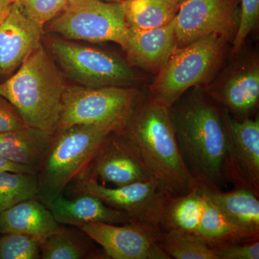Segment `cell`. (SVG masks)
<instances>
[{
	"label": "cell",
	"instance_id": "9",
	"mask_svg": "<svg viewBox=\"0 0 259 259\" xmlns=\"http://www.w3.org/2000/svg\"><path fill=\"white\" fill-rule=\"evenodd\" d=\"M75 181L77 193L94 194L109 207L126 213L134 221L162 229L167 202L172 196L163 192L156 181L110 188L100 185L96 178L85 172Z\"/></svg>",
	"mask_w": 259,
	"mask_h": 259
},
{
	"label": "cell",
	"instance_id": "23",
	"mask_svg": "<svg viewBox=\"0 0 259 259\" xmlns=\"http://www.w3.org/2000/svg\"><path fill=\"white\" fill-rule=\"evenodd\" d=\"M181 3L175 0H125L122 5L127 28L145 30L171 23Z\"/></svg>",
	"mask_w": 259,
	"mask_h": 259
},
{
	"label": "cell",
	"instance_id": "8",
	"mask_svg": "<svg viewBox=\"0 0 259 259\" xmlns=\"http://www.w3.org/2000/svg\"><path fill=\"white\" fill-rule=\"evenodd\" d=\"M51 32L69 40L114 42L123 49L127 28L122 3L76 0L50 21Z\"/></svg>",
	"mask_w": 259,
	"mask_h": 259
},
{
	"label": "cell",
	"instance_id": "36",
	"mask_svg": "<svg viewBox=\"0 0 259 259\" xmlns=\"http://www.w3.org/2000/svg\"><path fill=\"white\" fill-rule=\"evenodd\" d=\"M175 1L180 2V3H182V2L185 1V0H175Z\"/></svg>",
	"mask_w": 259,
	"mask_h": 259
},
{
	"label": "cell",
	"instance_id": "2",
	"mask_svg": "<svg viewBox=\"0 0 259 259\" xmlns=\"http://www.w3.org/2000/svg\"><path fill=\"white\" fill-rule=\"evenodd\" d=\"M172 121L181 153L199 185H226V126L220 110L207 94L197 90L171 107Z\"/></svg>",
	"mask_w": 259,
	"mask_h": 259
},
{
	"label": "cell",
	"instance_id": "1",
	"mask_svg": "<svg viewBox=\"0 0 259 259\" xmlns=\"http://www.w3.org/2000/svg\"><path fill=\"white\" fill-rule=\"evenodd\" d=\"M113 133L163 192L175 197L198 187L181 153L171 108L149 93L143 95L123 127Z\"/></svg>",
	"mask_w": 259,
	"mask_h": 259
},
{
	"label": "cell",
	"instance_id": "14",
	"mask_svg": "<svg viewBox=\"0 0 259 259\" xmlns=\"http://www.w3.org/2000/svg\"><path fill=\"white\" fill-rule=\"evenodd\" d=\"M207 96L230 113L248 118L259 102V66L256 61L238 65L217 84L207 90Z\"/></svg>",
	"mask_w": 259,
	"mask_h": 259
},
{
	"label": "cell",
	"instance_id": "3",
	"mask_svg": "<svg viewBox=\"0 0 259 259\" xmlns=\"http://www.w3.org/2000/svg\"><path fill=\"white\" fill-rule=\"evenodd\" d=\"M66 87L62 73L40 45L0 83V97L13 105L25 125L54 136Z\"/></svg>",
	"mask_w": 259,
	"mask_h": 259
},
{
	"label": "cell",
	"instance_id": "37",
	"mask_svg": "<svg viewBox=\"0 0 259 259\" xmlns=\"http://www.w3.org/2000/svg\"><path fill=\"white\" fill-rule=\"evenodd\" d=\"M13 1H14V2H18L19 0H13Z\"/></svg>",
	"mask_w": 259,
	"mask_h": 259
},
{
	"label": "cell",
	"instance_id": "24",
	"mask_svg": "<svg viewBox=\"0 0 259 259\" xmlns=\"http://www.w3.org/2000/svg\"><path fill=\"white\" fill-rule=\"evenodd\" d=\"M204 210L203 194L199 186L188 193L170 197L162 230L176 229L197 235Z\"/></svg>",
	"mask_w": 259,
	"mask_h": 259
},
{
	"label": "cell",
	"instance_id": "20",
	"mask_svg": "<svg viewBox=\"0 0 259 259\" xmlns=\"http://www.w3.org/2000/svg\"><path fill=\"white\" fill-rule=\"evenodd\" d=\"M54 136L26 127L0 134V155L18 164L37 171Z\"/></svg>",
	"mask_w": 259,
	"mask_h": 259
},
{
	"label": "cell",
	"instance_id": "25",
	"mask_svg": "<svg viewBox=\"0 0 259 259\" xmlns=\"http://www.w3.org/2000/svg\"><path fill=\"white\" fill-rule=\"evenodd\" d=\"M160 246L171 258L218 259L215 249L197 235L180 230H162Z\"/></svg>",
	"mask_w": 259,
	"mask_h": 259
},
{
	"label": "cell",
	"instance_id": "17",
	"mask_svg": "<svg viewBox=\"0 0 259 259\" xmlns=\"http://www.w3.org/2000/svg\"><path fill=\"white\" fill-rule=\"evenodd\" d=\"M175 18L159 28L140 30L128 28L123 50L134 66L157 74L177 49Z\"/></svg>",
	"mask_w": 259,
	"mask_h": 259
},
{
	"label": "cell",
	"instance_id": "15",
	"mask_svg": "<svg viewBox=\"0 0 259 259\" xmlns=\"http://www.w3.org/2000/svg\"><path fill=\"white\" fill-rule=\"evenodd\" d=\"M84 172L115 187L153 180L149 172L114 133L109 135L100 145Z\"/></svg>",
	"mask_w": 259,
	"mask_h": 259
},
{
	"label": "cell",
	"instance_id": "11",
	"mask_svg": "<svg viewBox=\"0 0 259 259\" xmlns=\"http://www.w3.org/2000/svg\"><path fill=\"white\" fill-rule=\"evenodd\" d=\"M221 114L227 136L225 180L259 197V119L235 118L226 109Z\"/></svg>",
	"mask_w": 259,
	"mask_h": 259
},
{
	"label": "cell",
	"instance_id": "34",
	"mask_svg": "<svg viewBox=\"0 0 259 259\" xmlns=\"http://www.w3.org/2000/svg\"><path fill=\"white\" fill-rule=\"evenodd\" d=\"M102 1L106 2V3H122L125 0H102Z\"/></svg>",
	"mask_w": 259,
	"mask_h": 259
},
{
	"label": "cell",
	"instance_id": "18",
	"mask_svg": "<svg viewBox=\"0 0 259 259\" xmlns=\"http://www.w3.org/2000/svg\"><path fill=\"white\" fill-rule=\"evenodd\" d=\"M61 226L37 197L23 201L0 214L1 234L21 233L44 242Z\"/></svg>",
	"mask_w": 259,
	"mask_h": 259
},
{
	"label": "cell",
	"instance_id": "10",
	"mask_svg": "<svg viewBox=\"0 0 259 259\" xmlns=\"http://www.w3.org/2000/svg\"><path fill=\"white\" fill-rule=\"evenodd\" d=\"M112 259H170L162 250V229L139 221L118 225L86 223L79 227Z\"/></svg>",
	"mask_w": 259,
	"mask_h": 259
},
{
	"label": "cell",
	"instance_id": "27",
	"mask_svg": "<svg viewBox=\"0 0 259 259\" xmlns=\"http://www.w3.org/2000/svg\"><path fill=\"white\" fill-rule=\"evenodd\" d=\"M0 238V259H39L42 242L21 233H5Z\"/></svg>",
	"mask_w": 259,
	"mask_h": 259
},
{
	"label": "cell",
	"instance_id": "30",
	"mask_svg": "<svg viewBox=\"0 0 259 259\" xmlns=\"http://www.w3.org/2000/svg\"><path fill=\"white\" fill-rule=\"evenodd\" d=\"M215 250L218 259H258L259 239L238 242Z\"/></svg>",
	"mask_w": 259,
	"mask_h": 259
},
{
	"label": "cell",
	"instance_id": "12",
	"mask_svg": "<svg viewBox=\"0 0 259 259\" xmlns=\"http://www.w3.org/2000/svg\"><path fill=\"white\" fill-rule=\"evenodd\" d=\"M241 0H185L175 18L177 48L185 47L209 34L227 40L236 35Z\"/></svg>",
	"mask_w": 259,
	"mask_h": 259
},
{
	"label": "cell",
	"instance_id": "31",
	"mask_svg": "<svg viewBox=\"0 0 259 259\" xmlns=\"http://www.w3.org/2000/svg\"><path fill=\"white\" fill-rule=\"evenodd\" d=\"M26 127L13 105L0 97V134Z\"/></svg>",
	"mask_w": 259,
	"mask_h": 259
},
{
	"label": "cell",
	"instance_id": "29",
	"mask_svg": "<svg viewBox=\"0 0 259 259\" xmlns=\"http://www.w3.org/2000/svg\"><path fill=\"white\" fill-rule=\"evenodd\" d=\"M27 15L44 26L67 7L64 0H19Z\"/></svg>",
	"mask_w": 259,
	"mask_h": 259
},
{
	"label": "cell",
	"instance_id": "32",
	"mask_svg": "<svg viewBox=\"0 0 259 259\" xmlns=\"http://www.w3.org/2000/svg\"><path fill=\"white\" fill-rule=\"evenodd\" d=\"M0 171H12L17 173L36 174L30 167L18 164L9 161L0 155Z\"/></svg>",
	"mask_w": 259,
	"mask_h": 259
},
{
	"label": "cell",
	"instance_id": "7",
	"mask_svg": "<svg viewBox=\"0 0 259 259\" xmlns=\"http://www.w3.org/2000/svg\"><path fill=\"white\" fill-rule=\"evenodd\" d=\"M51 50L64 74L81 86L131 88L142 79L129 63L106 51L65 40L51 41Z\"/></svg>",
	"mask_w": 259,
	"mask_h": 259
},
{
	"label": "cell",
	"instance_id": "4",
	"mask_svg": "<svg viewBox=\"0 0 259 259\" xmlns=\"http://www.w3.org/2000/svg\"><path fill=\"white\" fill-rule=\"evenodd\" d=\"M115 131V127L105 124H81L54 135L36 173L37 198L63 193L88 169L100 145Z\"/></svg>",
	"mask_w": 259,
	"mask_h": 259
},
{
	"label": "cell",
	"instance_id": "6",
	"mask_svg": "<svg viewBox=\"0 0 259 259\" xmlns=\"http://www.w3.org/2000/svg\"><path fill=\"white\" fill-rule=\"evenodd\" d=\"M143 95L135 87H66L55 134L81 124H105L117 131L128 120Z\"/></svg>",
	"mask_w": 259,
	"mask_h": 259
},
{
	"label": "cell",
	"instance_id": "35",
	"mask_svg": "<svg viewBox=\"0 0 259 259\" xmlns=\"http://www.w3.org/2000/svg\"><path fill=\"white\" fill-rule=\"evenodd\" d=\"M64 1L67 3V5H69L71 4V3H74V2H76V0H64Z\"/></svg>",
	"mask_w": 259,
	"mask_h": 259
},
{
	"label": "cell",
	"instance_id": "13",
	"mask_svg": "<svg viewBox=\"0 0 259 259\" xmlns=\"http://www.w3.org/2000/svg\"><path fill=\"white\" fill-rule=\"evenodd\" d=\"M42 25L27 15L19 2L12 5L0 23V73L20 67L41 45Z\"/></svg>",
	"mask_w": 259,
	"mask_h": 259
},
{
	"label": "cell",
	"instance_id": "26",
	"mask_svg": "<svg viewBox=\"0 0 259 259\" xmlns=\"http://www.w3.org/2000/svg\"><path fill=\"white\" fill-rule=\"evenodd\" d=\"M36 174L0 171V214L23 201L37 197Z\"/></svg>",
	"mask_w": 259,
	"mask_h": 259
},
{
	"label": "cell",
	"instance_id": "5",
	"mask_svg": "<svg viewBox=\"0 0 259 259\" xmlns=\"http://www.w3.org/2000/svg\"><path fill=\"white\" fill-rule=\"evenodd\" d=\"M228 41L212 33L177 48L150 86V95L171 108L186 91L210 79L222 61Z\"/></svg>",
	"mask_w": 259,
	"mask_h": 259
},
{
	"label": "cell",
	"instance_id": "33",
	"mask_svg": "<svg viewBox=\"0 0 259 259\" xmlns=\"http://www.w3.org/2000/svg\"><path fill=\"white\" fill-rule=\"evenodd\" d=\"M13 3H15L13 0H0V23L9 13Z\"/></svg>",
	"mask_w": 259,
	"mask_h": 259
},
{
	"label": "cell",
	"instance_id": "16",
	"mask_svg": "<svg viewBox=\"0 0 259 259\" xmlns=\"http://www.w3.org/2000/svg\"><path fill=\"white\" fill-rule=\"evenodd\" d=\"M59 224L79 227L90 223L126 224L134 221L126 213L107 205L97 196L79 193L66 198L63 193L41 199Z\"/></svg>",
	"mask_w": 259,
	"mask_h": 259
},
{
	"label": "cell",
	"instance_id": "19",
	"mask_svg": "<svg viewBox=\"0 0 259 259\" xmlns=\"http://www.w3.org/2000/svg\"><path fill=\"white\" fill-rule=\"evenodd\" d=\"M199 190L231 222L259 237V197L243 187L223 192L217 187L199 185Z\"/></svg>",
	"mask_w": 259,
	"mask_h": 259
},
{
	"label": "cell",
	"instance_id": "21",
	"mask_svg": "<svg viewBox=\"0 0 259 259\" xmlns=\"http://www.w3.org/2000/svg\"><path fill=\"white\" fill-rule=\"evenodd\" d=\"M61 226L59 231L42 242L40 258H108L104 250H99L95 242L79 228Z\"/></svg>",
	"mask_w": 259,
	"mask_h": 259
},
{
	"label": "cell",
	"instance_id": "28",
	"mask_svg": "<svg viewBox=\"0 0 259 259\" xmlns=\"http://www.w3.org/2000/svg\"><path fill=\"white\" fill-rule=\"evenodd\" d=\"M238 30L233 37L232 54H238L259 19V0H241Z\"/></svg>",
	"mask_w": 259,
	"mask_h": 259
},
{
	"label": "cell",
	"instance_id": "22",
	"mask_svg": "<svg viewBox=\"0 0 259 259\" xmlns=\"http://www.w3.org/2000/svg\"><path fill=\"white\" fill-rule=\"evenodd\" d=\"M203 197V214L197 236L210 248L215 249L238 242L259 239V237L250 234L231 222L204 194Z\"/></svg>",
	"mask_w": 259,
	"mask_h": 259
}]
</instances>
